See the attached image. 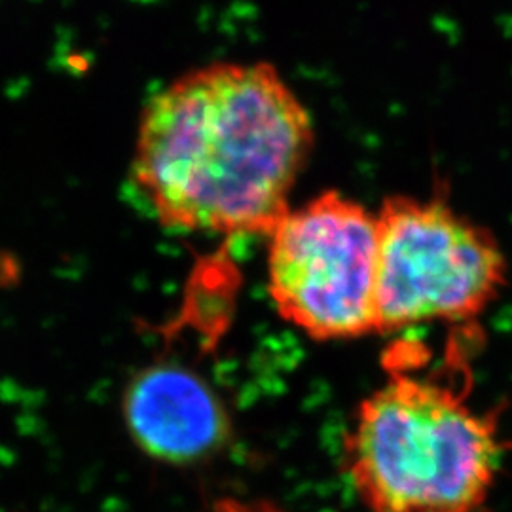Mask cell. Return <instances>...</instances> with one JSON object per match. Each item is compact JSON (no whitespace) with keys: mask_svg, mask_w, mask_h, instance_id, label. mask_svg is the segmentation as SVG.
Returning a JSON list of instances; mask_svg holds the SVG:
<instances>
[{"mask_svg":"<svg viewBox=\"0 0 512 512\" xmlns=\"http://www.w3.org/2000/svg\"><path fill=\"white\" fill-rule=\"evenodd\" d=\"M124 418L135 444L167 465L211 459L232 435L215 389L196 372L169 363L148 366L131 378Z\"/></svg>","mask_w":512,"mask_h":512,"instance_id":"obj_5","label":"cell"},{"mask_svg":"<svg viewBox=\"0 0 512 512\" xmlns=\"http://www.w3.org/2000/svg\"><path fill=\"white\" fill-rule=\"evenodd\" d=\"M313 141L310 112L275 67L213 63L148 101L131 173L167 228L270 236Z\"/></svg>","mask_w":512,"mask_h":512,"instance_id":"obj_1","label":"cell"},{"mask_svg":"<svg viewBox=\"0 0 512 512\" xmlns=\"http://www.w3.org/2000/svg\"><path fill=\"white\" fill-rule=\"evenodd\" d=\"M268 239V291L287 323L319 342L376 334V213L330 190Z\"/></svg>","mask_w":512,"mask_h":512,"instance_id":"obj_4","label":"cell"},{"mask_svg":"<svg viewBox=\"0 0 512 512\" xmlns=\"http://www.w3.org/2000/svg\"><path fill=\"white\" fill-rule=\"evenodd\" d=\"M503 454L497 421L459 387L404 372L361 403L344 448L368 512H486Z\"/></svg>","mask_w":512,"mask_h":512,"instance_id":"obj_2","label":"cell"},{"mask_svg":"<svg viewBox=\"0 0 512 512\" xmlns=\"http://www.w3.org/2000/svg\"><path fill=\"white\" fill-rule=\"evenodd\" d=\"M376 232V334L471 321L507 283V258L494 234L446 200L389 196L376 213Z\"/></svg>","mask_w":512,"mask_h":512,"instance_id":"obj_3","label":"cell"},{"mask_svg":"<svg viewBox=\"0 0 512 512\" xmlns=\"http://www.w3.org/2000/svg\"><path fill=\"white\" fill-rule=\"evenodd\" d=\"M207 512H285L268 501H245V499H220Z\"/></svg>","mask_w":512,"mask_h":512,"instance_id":"obj_6","label":"cell"}]
</instances>
